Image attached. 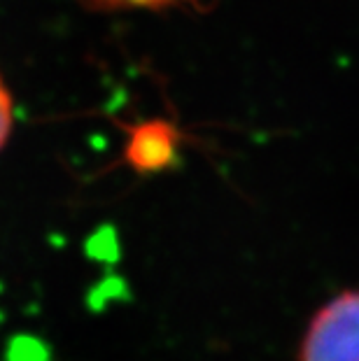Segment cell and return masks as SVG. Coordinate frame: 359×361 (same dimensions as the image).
I'll list each match as a JSON object with an SVG mask.
<instances>
[{
    "label": "cell",
    "instance_id": "obj_2",
    "mask_svg": "<svg viewBox=\"0 0 359 361\" xmlns=\"http://www.w3.org/2000/svg\"><path fill=\"white\" fill-rule=\"evenodd\" d=\"M175 147H178V135L173 126L147 124L133 133L128 145V159L133 166L145 171H157L175 157Z\"/></svg>",
    "mask_w": 359,
    "mask_h": 361
},
{
    "label": "cell",
    "instance_id": "obj_1",
    "mask_svg": "<svg viewBox=\"0 0 359 361\" xmlns=\"http://www.w3.org/2000/svg\"><path fill=\"white\" fill-rule=\"evenodd\" d=\"M299 361H359V289L341 291L312 314Z\"/></svg>",
    "mask_w": 359,
    "mask_h": 361
},
{
    "label": "cell",
    "instance_id": "obj_3",
    "mask_svg": "<svg viewBox=\"0 0 359 361\" xmlns=\"http://www.w3.org/2000/svg\"><path fill=\"white\" fill-rule=\"evenodd\" d=\"M12 126H14V101L3 75H0V149L10 140Z\"/></svg>",
    "mask_w": 359,
    "mask_h": 361
}]
</instances>
